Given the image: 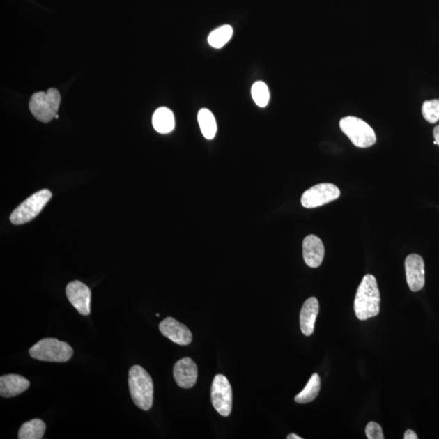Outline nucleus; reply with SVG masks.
<instances>
[{
  "label": "nucleus",
  "instance_id": "nucleus-7",
  "mask_svg": "<svg viewBox=\"0 0 439 439\" xmlns=\"http://www.w3.org/2000/svg\"><path fill=\"white\" fill-rule=\"evenodd\" d=\"M212 403L222 417H229L232 411L233 392L231 383L224 375L214 378L211 388Z\"/></svg>",
  "mask_w": 439,
  "mask_h": 439
},
{
  "label": "nucleus",
  "instance_id": "nucleus-8",
  "mask_svg": "<svg viewBox=\"0 0 439 439\" xmlns=\"http://www.w3.org/2000/svg\"><path fill=\"white\" fill-rule=\"evenodd\" d=\"M340 197V190L332 183H321L306 190L301 204L306 208H315L329 203Z\"/></svg>",
  "mask_w": 439,
  "mask_h": 439
},
{
  "label": "nucleus",
  "instance_id": "nucleus-2",
  "mask_svg": "<svg viewBox=\"0 0 439 439\" xmlns=\"http://www.w3.org/2000/svg\"><path fill=\"white\" fill-rule=\"evenodd\" d=\"M129 387L136 406L148 411L153 404L154 385L151 376L141 366L134 365L130 369Z\"/></svg>",
  "mask_w": 439,
  "mask_h": 439
},
{
  "label": "nucleus",
  "instance_id": "nucleus-24",
  "mask_svg": "<svg viewBox=\"0 0 439 439\" xmlns=\"http://www.w3.org/2000/svg\"><path fill=\"white\" fill-rule=\"evenodd\" d=\"M404 439H417V433L412 431V429H408L404 433Z\"/></svg>",
  "mask_w": 439,
  "mask_h": 439
},
{
  "label": "nucleus",
  "instance_id": "nucleus-6",
  "mask_svg": "<svg viewBox=\"0 0 439 439\" xmlns=\"http://www.w3.org/2000/svg\"><path fill=\"white\" fill-rule=\"evenodd\" d=\"M340 129L348 137L351 143L360 148L373 146L377 138L372 127L355 116H346L340 121Z\"/></svg>",
  "mask_w": 439,
  "mask_h": 439
},
{
  "label": "nucleus",
  "instance_id": "nucleus-27",
  "mask_svg": "<svg viewBox=\"0 0 439 439\" xmlns=\"http://www.w3.org/2000/svg\"><path fill=\"white\" fill-rule=\"evenodd\" d=\"M56 118L58 119L59 118V116L56 114Z\"/></svg>",
  "mask_w": 439,
  "mask_h": 439
},
{
  "label": "nucleus",
  "instance_id": "nucleus-10",
  "mask_svg": "<svg viewBox=\"0 0 439 439\" xmlns=\"http://www.w3.org/2000/svg\"><path fill=\"white\" fill-rule=\"evenodd\" d=\"M159 328L161 334L175 344L185 346L192 343V332L187 326L175 320L173 317H167L161 321Z\"/></svg>",
  "mask_w": 439,
  "mask_h": 439
},
{
  "label": "nucleus",
  "instance_id": "nucleus-15",
  "mask_svg": "<svg viewBox=\"0 0 439 439\" xmlns=\"http://www.w3.org/2000/svg\"><path fill=\"white\" fill-rule=\"evenodd\" d=\"M319 312V302L316 298L307 300L300 311V329L305 336L314 334L317 315Z\"/></svg>",
  "mask_w": 439,
  "mask_h": 439
},
{
  "label": "nucleus",
  "instance_id": "nucleus-22",
  "mask_svg": "<svg viewBox=\"0 0 439 439\" xmlns=\"http://www.w3.org/2000/svg\"><path fill=\"white\" fill-rule=\"evenodd\" d=\"M422 111L424 119L429 123H436L439 121V100L424 102Z\"/></svg>",
  "mask_w": 439,
  "mask_h": 439
},
{
  "label": "nucleus",
  "instance_id": "nucleus-9",
  "mask_svg": "<svg viewBox=\"0 0 439 439\" xmlns=\"http://www.w3.org/2000/svg\"><path fill=\"white\" fill-rule=\"evenodd\" d=\"M66 295L68 301L81 315H90L91 291L84 283L80 281L68 283L66 286Z\"/></svg>",
  "mask_w": 439,
  "mask_h": 439
},
{
  "label": "nucleus",
  "instance_id": "nucleus-11",
  "mask_svg": "<svg viewBox=\"0 0 439 439\" xmlns=\"http://www.w3.org/2000/svg\"><path fill=\"white\" fill-rule=\"evenodd\" d=\"M405 272L408 285L413 292L419 291L424 286V263L421 256L411 254L405 260Z\"/></svg>",
  "mask_w": 439,
  "mask_h": 439
},
{
  "label": "nucleus",
  "instance_id": "nucleus-23",
  "mask_svg": "<svg viewBox=\"0 0 439 439\" xmlns=\"http://www.w3.org/2000/svg\"><path fill=\"white\" fill-rule=\"evenodd\" d=\"M366 436L369 439H384L383 429L380 424L371 422L365 429Z\"/></svg>",
  "mask_w": 439,
  "mask_h": 439
},
{
  "label": "nucleus",
  "instance_id": "nucleus-28",
  "mask_svg": "<svg viewBox=\"0 0 439 439\" xmlns=\"http://www.w3.org/2000/svg\"><path fill=\"white\" fill-rule=\"evenodd\" d=\"M156 316H160V314H156Z\"/></svg>",
  "mask_w": 439,
  "mask_h": 439
},
{
  "label": "nucleus",
  "instance_id": "nucleus-3",
  "mask_svg": "<svg viewBox=\"0 0 439 439\" xmlns=\"http://www.w3.org/2000/svg\"><path fill=\"white\" fill-rule=\"evenodd\" d=\"M29 353L31 357L47 362L65 363L73 355L72 346L56 339H43L34 344Z\"/></svg>",
  "mask_w": 439,
  "mask_h": 439
},
{
  "label": "nucleus",
  "instance_id": "nucleus-21",
  "mask_svg": "<svg viewBox=\"0 0 439 439\" xmlns=\"http://www.w3.org/2000/svg\"><path fill=\"white\" fill-rule=\"evenodd\" d=\"M252 95L256 105L261 107H266L268 101H270V91H268L265 83L263 82L254 83L252 88Z\"/></svg>",
  "mask_w": 439,
  "mask_h": 439
},
{
  "label": "nucleus",
  "instance_id": "nucleus-17",
  "mask_svg": "<svg viewBox=\"0 0 439 439\" xmlns=\"http://www.w3.org/2000/svg\"><path fill=\"white\" fill-rule=\"evenodd\" d=\"M46 431V424L40 419H33L24 423L19 429V439H41Z\"/></svg>",
  "mask_w": 439,
  "mask_h": 439
},
{
  "label": "nucleus",
  "instance_id": "nucleus-1",
  "mask_svg": "<svg viewBox=\"0 0 439 439\" xmlns=\"http://www.w3.org/2000/svg\"><path fill=\"white\" fill-rule=\"evenodd\" d=\"M380 297L377 279L372 275L363 277L358 287L354 302L356 317L365 321L377 316L380 312Z\"/></svg>",
  "mask_w": 439,
  "mask_h": 439
},
{
  "label": "nucleus",
  "instance_id": "nucleus-26",
  "mask_svg": "<svg viewBox=\"0 0 439 439\" xmlns=\"http://www.w3.org/2000/svg\"><path fill=\"white\" fill-rule=\"evenodd\" d=\"M302 438L298 436L295 433H291L287 436V439H302Z\"/></svg>",
  "mask_w": 439,
  "mask_h": 439
},
{
  "label": "nucleus",
  "instance_id": "nucleus-14",
  "mask_svg": "<svg viewBox=\"0 0 439 439\" xmlns=\"http://www.w3.org/2000/svg\"><path fill=\"white\" fill-rule=\"evenodd\" d=\"M31 383L17 374H8L0 378V395L4 398L17 396L26 392Z\"/></svg>",
  "mask_w": 439,
  "mask_h": 439
},
{
  "label": "nucleus",
  "instance_id": "nucleus-12",
  "mask_svg": "<svg viewBox=\"0 0 439 439\" xmlns=\"http://www.w3.org/2000/svg\"><path fill=\"white\" fill-rule=\"evenodd\" d=\"M174 378L178 387L184 389L193 387L198 378L197 364L189 357L179 360L174 364Z\"/></svg>",
  "mask_w": 439,
  "mask_h": 439
},
{
  "label": "nucleus",
  "instance_id": "nucleus-20",
  "mask_svg": "<svg viewBox=\"0 0 439 439\" xmlns=\"http://www.w3.org/2000/svg\"><path fill=\"white\" fill-rule=\"evenodd\" d=\"M232 36L233 28L231 26L217 28L209 34L208 38L209 45L214 48H222L231 40Z\"/></svg>",
  "mask_w": 439,
  "mask_h": 439
},
{
  "label": "nucleus",
  "instance_id": "nucleus-18",
  "mask_svg": "<svg viewBox=\"0 0 439 439\" xmlns=\"http://www.w3.org/2000/svg\"><path fill=\"white\" fill-rule=\"evenodd\" d=\"M198 121L200 129L205 139L211 140L217 134V121L211 111L202 109L198 114Z\"/></svg>",
  "mask_w": 439,
  "mask_h": 439
},
{
  "label": "nucleus",
  "instance_id": "nucleus-13",
  "mask_svg": "<svg viewBox=\"0 0 439 439\" xmlns=\"http://www.w3.org/2000/svg\"><path fill=\"white\" fill-rule=\"evenodd\" d=\"M325 256V247L321 239L311 234L302 242V256L307 266L318 268Z\"/></svg>",
  "mask_w": 439,
  "mask_h": 439
},
{
  "label": "nucleus",
  "instance_id": "nucleus-25",
  "mask_svg": "<svg viewBox=\"0 0 439 439\" xmlns=\"http://www.w3.org/2000/svg\"><path fill=\"white\" fill-rule=\"evenodd\" d=\"M433 144L439 146V125H437L436 128L433 129Z\"/></svg>",
  "mask_w": 439,
  "mask_h": 439
},
{
  "label": "nucleus",
  "instance_id": "nucleus-19",
  "mask_svg": "<svg viewBox=\"0 0 439 439\" xmlns=\"http://www.w3.org/2000/svg\"><path fill=\"white\" fill-rule=\"evenodd\" d=\"M321 390V379L317 373L312 374L309 383L300 394L295 398V402L299 403H307L316 398Z\"/></svg>",
  "mask_w": 439,
  "mask_h": 439
},
{
  "label": "nucleus",
  "instance_id": "nucleus-16",
  "mask_svg": "<svg viewBox=\"0 0 439 439\" xmlns=\"http://www.w3.org/2000/svg\"><path fill=\"white\" fill-rule=\"evenodd\" d=\"M154 129L160 134H169L175 127V120L173 111L168 107H159L154 112L153 116Z\"/></svg>",
  "mask_w": 439,
  "mask_h": 439
},
{
  "label": "nucleus",
  "instance_id": "nucleus-4",
  "mask_svg": "<svg viewBox=\"0 0 439 439\" xmlns=\"http://www.w3.org/2000/svg\"><path fill=\"white\" fill-rule=\"evenodd\" d=\"M61 104L60 92L51 88L47 92H37L29 100V110L37 120L48 123L56 117Z\"/></svg>",
  "mask_w": 439,
  "mask_h": 439
},
{
  "label": "nucleus",
  "instance_id": "nucleus-5",
  "mask_svg": "<svg viewBox=\"0 0 439 439\" xmlns=\"http://www.w3.org/2000/svg\"><path fill=\"white\" fill-rule=\"evenodd\" d=\"M52 197V192L47 189L33 194L14 210L10 217V221L17 226L31 222L41 213Z\"/></svg>",
  "mask_w": 439,
  "mask_h": 439
}]
</instances>
